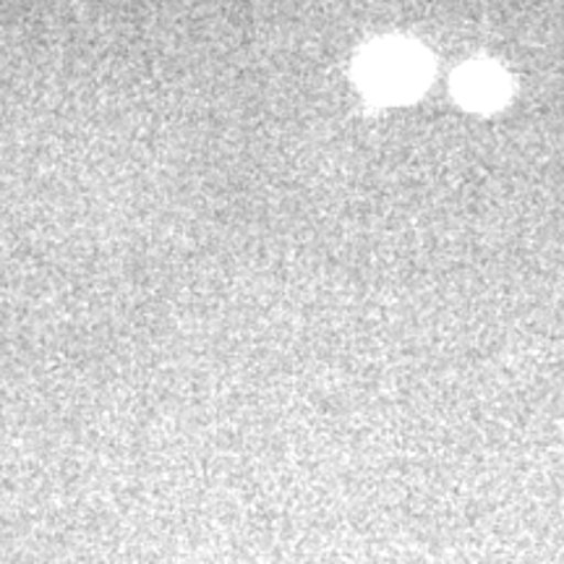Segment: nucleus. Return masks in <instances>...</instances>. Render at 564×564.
<instances>
[{
  "mask_svg": "<svg viewBox=\"0 0 564 564\" xmlns=\"http://www.w3.org/2000/svg\"><path fill=\"white\" fill-rule=\"evenodd\" d=\"M361 79L379 97L415 95L426 82V58L419 47L405 42L377 45L361 63Z\"/></svg>",
  "mask_w": 564,
  "mask_h": 564,
  "instance_id": "obj_1",
  "label": "nucleus"
},
{
  "mask_svg": "<svg viewBox=\"0 0 564 564\" xmlns=\"http://www.w3.org/2000/svg\"><path fill=\"white\" fill-rule=\"evenodd\" d=\"M455 91L465 105L478 110L497 108L507 97V79L499 68L486 66V63H476L460 70L455 79Z\"/></svg>",
  "mask_w": 564,
  "mask_h": 564,
  "instance_id": "obj_2",
  "label": "nucleus"
}]
</instances>
